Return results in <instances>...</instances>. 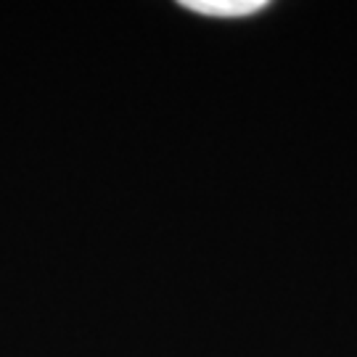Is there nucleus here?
Returning <instances> with one entry per match:
<instances>
[{
    "label": "nucleus",
    "instance_id": "f257e3e1",
    "mask_svg": "<svg viewBox=\"0 0 357 357\" xmlns=\"http://www.w3.org/2000/svg\"><path fill=\"white\" fill-rule=\"evenodd\" d=\"M185 8H191L196 13H204V16H246V13H255L265 6V0H185L183 3Z\"/></svg>",
    "mask_w": 357,
    "mask_h": 357
}]
</instances>
